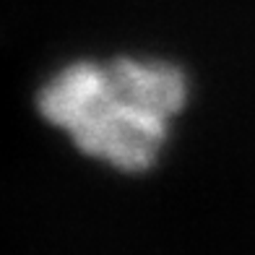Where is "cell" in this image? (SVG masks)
<instances>
[{"label":"cell","mask_w":255,"mask_h":255,"mask_svg":"<svg viewBox=\"0 0 255 255\" xmlns=\"http://www.w3.org/2000/svg\"><path fill=\"white\" fill-rule=\"evenodd\" d=\"M188 102V76L167 60H78L39 91L44 120L84 154L123 172H146L161 154L169 123Z\"/></svg>","instance_id":"cell-1"}]
</instances>
